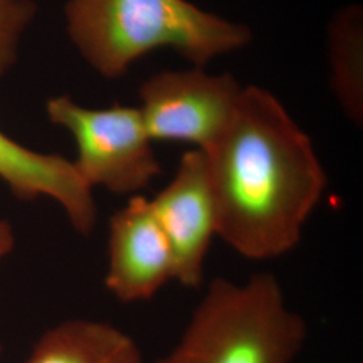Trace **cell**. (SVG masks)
<instances>
[{
	"mask_svg": "<svg viewBox=\"0 0 363 363\" xmlns=\"http://www.w3.org/2000/svg\"><path fill=\"white\" fill-rule=\"evenodd\" d=\"M172 280V253L151 201L132 195L109 220L105 286L120 301L139 303L155 298Z\"/></svg>",
	"mask_w": 363,
	"mask_h": 363,
	"instance_id": "7",
	"label": "cell"
},
{
	"mask_svg": "<svg viewBox=\"0 0 363 363\" xmlns=\"http://www.w3.org/2000/svg\"><path fill=\"white\" fill-rule=\"evenodd\" d=\"M331 89L337 104L355 125L363 120L362 9L350 6L337 11L328 27Z\"/></svg>",
	"mask_w": 363,
	"mask_h": 363,
	"instance_id": "10",
	"label": "cell"
},
{
	"mask_svg": "<svg viewBox=\"0 0 363 363\" xmlns=\"http://www.w3.org/2000/svg\"><path fill=\"white\" fill-rule=\"evenodd\" d=\"M150 201L172 253L175 281L199 288L213 240L218 237L206 155L194 148L184 152L171 181Z\"/></svg>",
	"mask_w": 363,
	"mask_h": 363,
	"instance_id": "6",
	"label": "cell"
},
{
	"mask_svg": "<svg viewBox=\"0 0 363 363\" xmlns=\"http://www.w3.org/2000/svg\"><path fill=\"white\" fill-rule=\"evenodd\" d=\"M35 13L34 0H0V77L15 65L21 42Z\"/></svg>",
	"mask_w": 363,
	"mask_h": 363,
	"instance_id": "11",
	"label": "cell"
},
{
	"mask_svg": "<svg viewBox=\"0 0 363 363\" xmlns=\"http://www.w3.org/2000/svg\"><path fill=\"white\" fill-rule=\"evenodd\" d=\"M0 179L19 199L52 198L64 208L77 233L93 232L97 220L93 190L78 175L72 160L26 148L0 130Z\"/></svg>",
	"mask_w": 363,
	"mask_h": 363,
	"instance_id": "8",
	"label": "cell"
},
{
	"mask_svg": "<svg viewBox=\"0 0 363 363\" xmlns=\"http://www.w3.org/2000/svg\"><path fill=\"white\" fill-rule=\"evenodd\" d=\"M67 35L101 77H123L150 52L169 49L193 66L244 49L252 31L189 0H67Z\"/></svg>",
	"mask_w": 363,
	"mask_h": 363,
	"instance_id": "2",
	"label": "cell"
},
{
	"mask_svg": "<svg viewBox=\"0 0 363 363\" xmlns=\"http://www.w3.org/2000/svg\"><path fill=\"white\" fill-rule=\"evenodd\" d=\"M15 245L13 228L7 220H0V261L4 259L9 253L13 252ZM0 355H1V345H0Z\"/></svg>",
	"mask_w": 363,
	"mask_h": 363,
	"instance_id": "12",
	"label": "cell"
},
{
	"mask_svg": "<svg viewBox=\"0 0 363 363\" xmlns=\"http://www.w3.org/2000/svg\"><path fill=\"white\" fill-rule=\"evenodd\" d=\"M46 113L52 124L73 136L77 157L72 162L91 190L104 187L132 196L160 177L162 166L138 106L94 109L70 96H57L48 101Z\"/></svg>",
	"mask_w": 363,
	"mask_h": 363,
	"instance_id": "4",
	"label": "cell"
},
{
	"mask_svg": "<svg viewBox=\"0 0 363 363\" xmlns=\"http://www.w3.org/2000/svg\"><path fill=\"white\" fill-rule=\"evenodd\" d=\"M25 363H145L135 339L115 325L67 320L48 330Z\"/></svg>",
	"mask_w": 363,
	"mask_h": 363,
	"instance_id": "9",
	"label": "cell"
},
{
	"mask_svg": "<svg viewBox=\"0 0 363 363\" xmlns=\"http://www.w3.org/2000/svg\"><path fill=\"white\" fill-rule=\"evenodd\" d=\"M244 86L230 74L203 67L164 70L145 79L138 106L151 140L186 143L202 152L229 127Z\"/></svg>",
	"mask_w": 363,
	"mask_h": 363,
	"instance_id": "5",
	"label": "cell"
},
{
	"mask_svg": "<svg viewBox=\"0 0 363 363\" xmlns=\"http://www.w3.org/2000/svg\"><path fill=\"white\" fill-rule=\"evenodd\" d=\"M203 154L218 238L250 261L298 247L328 179L311 138L273 93L244 86L229 127Z\"/></svg>",
	"mask_w": 363,
	"mask_h": 363,
	"instance_id": "1",
	"label": "cell"
},
{
	"mask_svg": "<svg viewBox=\"0 0 363 363\" xmlns=\"http://www.w3.org/2000/svg\"><path fill=\"white\" fill-rule=\"evenodd\" d=\"M308 325L272 273L244 283L216 277L179 340L155 363H294Z\"/></svg>",
	"mask_w": 363,
	"mask_h": 363,
	"instance_id": "3",
	"label": "cell"
}]
</instances>
